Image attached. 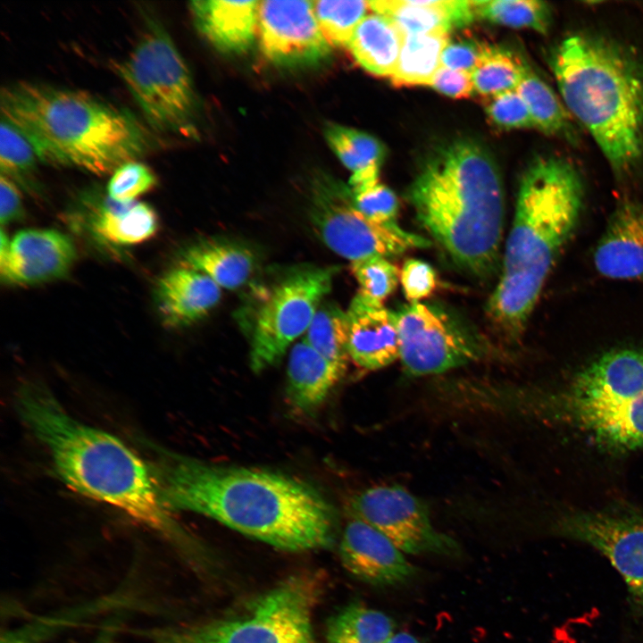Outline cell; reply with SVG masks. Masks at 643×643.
Returning a JSON list of instances; mask_svg holds the SVG:
<instances>
[{
  "label": "cell",
  "instance_id": "obj_1",
  "mask_svg": "<svg viewBox=\"0 0 643 643\" xmlns=\"http://www.w3.org/2000/svg\"><path fill=\"white\" fill-rule=\"evenodd\" d=\"M151 470L170 511L212 518L279 549L330 547L337 535L333 508L313 487L266 470L224 466L155 448Z\"/></svg>",
  "mask_w": 643,
  "mask_h": 643
},
{
  "label": "cell",
  "instance_id": "obj_2",
  "mask_svg": "<svg viewBox=\"0 0 643 643\" xmlns=\"http://www.w3.org/2000/svg\"><path fill=\"white\" fill-rule=\"evenodd\" d=\"M15 402L67 487L120 510L179 547L189 546L160 498L151 467L120 438L77 420L41 384L21 385Z\"/></svg>",
  "mask_w": 643,
  "mask_h": 643
},
{
  "label": "cell",
  "instance_id": "obj_3",
  "mask_svg": "<svg viewBox=\"0 0 643 643\" xmlns=\"http://www.w3.org/2000/svg\"><path fill=\"white\" fill-rule=\"evenodd\" d=\"M408 199L420 223L457 266L480 278L496 271L504 189L481 146L457 139L437 148L410 186Z\"/></svg>",
  "mask_w": 643,
  "mask_h": 643
},
{
  "label": "cell",
  "instance_id": "obj_4",
  "mask_svg": "<svg viewBox=\"0 0 643 643\" xmlns=\"http://www.w3.org/2000/svg\"><path fill=\"white\" fill-rule=\"evenodd\" d=\"M584 187L567 159L543 156L524 172L501 275L488 312L510 336L524 329L559 252L580 216Z\"/></svg>",
  "mask_w": 643,
  "mask_h": 643
},
{
  "label": "cell",
  "instance_id": "obj_5",
  "mask_svg": "<svg viewBox=\"0 0 643 643\" xmlns=\"http://www.w3.org/2000/svg\"><path fill=\"white\" fill-rule=\"evenodd\" d=\"M1 113L40 161L96 175L113 173L150 146L133 115L80 90L19 82L2 91Z\"/></svg>",
  "mask_w": 643,
  "mask_h": 643
},
{
  "label": "cell",
  "instance_id": "obj_6",
  "mask_svg": "<svg viewBox=\"0 0 643 643\" xmlns=\"http://www.w3.org/2000/svg\"><path fill=\"white\" fill-rule=\"evenodd\" d=\"M549 63L568 112L589 132L618 174L643 156V61L603 36L572 34Z\"/></svg>",
  "mask_w": 643,
  "mask_h": 643
},
{
  "label": "cell",
  "instance_id": "obj_7",
  "mask_svg": "<svg viewBox=\"0 0 643 643\" xmlns=\"http://www.w3.org/2000/svg\"><path fill=\"white\" fill-rule=\"evenodd\" d=\"M503 414L567 422L615 452L643 450V350L607 352L580 370L558 393L504 385Z\"/></svg>",
  "mask_w": 643,
  "mask_h": 643
},
{
  "label": "cell",
  "instance_id": "obj_8",
  "mask_svg": "<svg viewBox=\"0 0 643 643\" xmlns=\"http://www.w3.org/2000/svg\"><path fill=\"white\" fill-rule=\"evenodd\" d=\"M319 588L307 576H293L218 618L143 630L153 643H319L313 623Z\"/></svg>",
  "mask_w": 643,
  "mask_h": 643
},
{
  "label": "cell",
  "instance_id": "obj_9",
  "mask_svg": "<svg viewBox=\"0 0 643 643\" xmlns=\"http://www.w3.org/2000/svg\"><path fill=\"white\" fill-rule=\"evenodd\" d=\"M337 272L334 266L298 265L256 292L251 307L242 314L254 372L278 363L290 345L307 331Z\"/></svg>",
  "mask_w": 643,
  "mask_h": 643
},
{
  "label": "cell",
  "instance_id": "obj_10",
  "mask_svg": "<svg viewBox=\"0 0 643 643\" xmlns=\"http://www.w3.org/2000/svg\"><path fill=\"white\" fill-rule=\"evenodd\" d=\"M118 72L153 128L196 137L197 100L191 74L162 26L149 24Z\"/></svg>",
  "mask_w": 643,
  "mask_h": 643
},
{
  "label": "cell",
  "instance_id": "obj_11",
  "mask_svg": "<svg viewBox=\"0 0 643 643\" xmlns=\"http://www.w3.org/2000/svg\"><path fill=\"white\" fill-rule=\"evenodd\" d=\"M309 216L324 245L350 262L388 258L430 245L397 222L380 223L368 219L355 207L350 188L330 179L313 185Z\"/></svg>",
  "mask_w": 643,
  "mask_h": 643
},
{
  "label": "cell",
  "instance_id": "obj_12",
  "mask_svg": "<svg viewBox=\"0 0 643 643\" xmlns=\"http://www.w3.org/2000/svg\"><path fill=\"white\" fill-rule=\"evenodd\" d=\"M399 359L407 375L438 374L484 355L480 340L441 307L410 303L397 313Z\"/></svg>",
  "mask_w": 643,
  "mask_h": 643
},
{
  "label": "cell",
  "instance_id": "obj_13",
  "mask_svg": "<svg viewBox=\"0 0 643 643\" xmlns=\"http://www.w3.org/2000/svg\"><path fill=\"white\" fill-rule=\"evenodd\" d=\"M554 530L558 536L591 547L609 561L627 588L630 611L643 620V513L572 512L558 519Z\"/></svg>",
  "mask_w": 643,
  "mask_h": 643
},
{
  "label": "cell",
  "instance_id": "obj_14",
  "mask_svg": "<svg viewBox=\"0 0 643 643\" xmlns=\"http://www.w3.org/2000/svg\"><path fill=\"white\" fill-rule=\"evenodd\" d=\"M351 517L370 524L401 551L456 556L458 543L433 525L426 505L401 486L366 489L350 501Z\"/></svg>",
  "mask_w": 643,
  "mask_h": 643
},
{
  "label": "cell",
  "instance_id": "obj_15",
  "mask_svg": "<svg viewBox=\"0 0 643 643\" xmlns=\"http://www.w3.org/2000/svg\"><path fill=\"white\" fill-rule=\"evenodd\" d=\"M257 34L265 57L279 65L319 63L330 52L312 1H259Z\"/></svg>",
  "mask_w": 643,
  "mask_h": 643
},
{
  "label": "cell",
  "instance_id": "obj_16",
  "mask_svg": "<svg viewBox=\"0 0 643 643\" xmlns=\"http://www.w3.org/2000/svg\"><path fill=\"white\" fill-rule=\"evenodd\" d=\"M0 273L6 283L33 285L64 276L76 251L71 240L54 230L19 231L8 240L0 237Z\"/></svg>",
  "mask_w": 643,
  "mask_h": 643
},
{
  "label": "cell",
  "instance_id": "obj_17",
  "mask_svg": "<svg viewBox=\"0 0 643 643\" xmlns=\"http://www.w3.org/2000/svg\"><path fill=\"white\" fill-rule=\"evenodd\" d=\"M339 558L358 580L376 586H397L416 574V568L389 539L357 518L351 517L343 530Z\"/></svg>",
  "mask_w": 643,
  "mask_h": 643
},
{
  "label": "cell",
  "instance_id": "obj_18",
  "mask_svg": "<svg viewBox=\"0 0 643 643\" xmlns=\"http://www.w3.org/2000/svg\"><path fill=\"white\" fill-rule=\"evenodd\" d=\"M593 261L605 278L643 280V201L628 200L615 208L595 247Z\"/></svg>",
  "mask_w": 643,
  "mask_h": 643
},
{
  "label": "cell",
  "instance_id": "obj_19",
  "mask_svg": "<svg viewBox=\"0 0 643 643\" xmlns=\"http://www.w3.org/2000/svg\"><path fill=\"white\" fill-rule=\"evenodd\" d=\"M348 355L358 367L375 371L399 358V332L397 313L383 305H373L359 295L347 310Z\"/></svg>",
  "mask_w": 643,
  "mask_h": 643
},
{
  "label": "cell",
  "instance_id": "obj_20",
  "mask_svg": "<svg viewBox=\"0 0 643 643\" xmlns=\"http://www.w3.org/2000/svg\"><path fill=\"white\" fill-rule=\"evenodd\" d=\"M259 1L195 0L189 8L200 33L218 50L242 54L257 34Z\"/></svg>",
  "mask_w": 643,
  "mask_h": 643
},
{
  "label": "cell",
  "instance_id": "obj_21",
  "mask_svg": "<svg viewBox=\"0 0 643 643\" xmlns=\"http://www.w3.org/2000/svg\"><path fill=\"white\" fill-rule=\"evenodd\" d=\"M156 293L164 323L180 327L210 313L220 302L221 288L207 275L180 265L160 279Z\"/></svg>",
  "mask_w": 643,
  "mask_h": 643
},
{
  "label": "cell",
  "instance_id": "obj_22",
  "mask_svg": "<svg viewBox=\"0 0 643 643\" xmlns=\"http://www.w3.org/2000/svg\"><path fill=\"white\" fill-rule=\"evenodd\" d=\"M375 13L388 18L404 36L448 32L471 23L476 14L472 1L379 0L368 1Z\"/></svg>",
  "mask_w": 643,
  "mask_h": 643
},
{
  "label": "cell",
  "instance_id": "obj_23",
  "mask_svg": "<svg viewBox=\"0 0 643 643\" xmlns=\"http://www.w3.org/2000/svg\"><path fill=\"white\" fill-rule=\"evenodd\" d=\"M344 372L316 352L304 338L288 355L287 394L291 405L304 412L319 406Z\"/></svg>",
  "mask_w": 643,
  "mask_h": 643
},
{
  "label": "cell",
  "instance_id": "obj_24",
  "mask_svg": "<svg viewBox=\"0 0 643 643\" xmlns=\"http://www.w3.org/2000/svg\"><path fill=\"white\" fill-rule=\"evenodd\" d=\"M182 266L198 271L221 288L237 289L253 276L256 258L246 246L225 238H208L188 247Z\"/></svg>",
  "mask_w": 643,
  "mask_h": 643
},
{
  "label": "cell",
  "instance_id": "obj_25",
  "mask_svg": "<svg viewBox=\"0 0 643 643\" xmlns=\"http://www.w3.org/2000/svg\"><path fill=\"white\" fill-rule=\"evenodd\" d=\"M404 38L393 21L374 13L362 20L347 46L363 69L377 76L390 77L396 69Z\"/></svg>",
  "mask_w": 643,
  "mask_h": 643
},
{
  "label": "cell",
  "instance_id": "obj_26",
  "mask_svg": "<svg viewBox=\"0 0 643 643\" xmlns=\"http://www.w3.org/2000/svg\"><path fill=\"white\" fill-rule=\"evenodd\" d=\"M325 138L341 163L352 171L349 188L358 192L379 182V171L384 157V147L380 141L363 132L346 126L330 123Z\"/></svg>",
  "mask_w": 643,
  "mask_h": 643
},
{
  "label": "cell",
  "instance_id": "obj_27",
  "mask_svg": "<svg viewBox=\"0 0 643 643\" xmlns=\"http://www.w3.org/2000/svg\"><path fill=\"white\" fill-rule=\"evenodd\" d=\"M94 228L110 243L132 245L154 236L158 219L154 210L145 203H119L108 198L95 220Z\"/></svg>",
  "mask_w": 643,
  "mask_h": 643
},
{
  "label": "cell",
  "instance_id": "obj_28",
  "mask_svg": "<svg viewBox=\"0 0 643 643\" xmlns=\"http://www.w3.org/2000/svg\"><path fill=\"white\" fill-rule=\"evenodd\" d=\"M448 41L449 33L445 31L405 36L391 81L397 86H429L441 67V54Z\"/></svg>",
  "mask_w": 643,
  "mask_h": 643
},
{
  "label": "cell",
  "instance_id": "obj_29",
  "mask_svg": "<svg viewBox=\"0 0 643 643\" xmlns=\"http://www.w3.org/2000/svg\"><path fill=\"white\" fill-rule=\"evenodd\" d=\"M395 633L387 614L359 603L342 608L328 622L327 643H386Z\"/></svg>",
  "mask_w": 643,
  "mask_h": 643
},
{
  "label": "cell",
  "instance_id": "obj_30",
  "mask_svg": "<svg viewBox=\"0 0 643 643\" xmlns=\"http://www.w3.org/2000/svg\"><path fill=\"white\" fill-rule=\"evenodd\" d=\"M516 91L525 102L534 127L547 134L572 138L570 113L553 89L529 67Z\"/></svg>",
  "mask_w": 643,
  "mask_h": 643
},
{
  "label": "cell",
  "instance_id": "obj_31",
  "mask_svg": "<svg viewBox=\"0 0 643 643\" xmlns=\"http://www.w3.org/2000/svg\"><path fill=\"white\" fill-rule=\"evenodd\" d=\"M304 339L324 358L346 372L350 360L347 311L335 303H322Z\"/></svg>",
  "mask_w": 643,
  "mask_h": 643
},
{
  "label": "cell",
  "instance_id": "obj_32",
  "mask_svg": "<svg viewBox=\"0 0 643 643\" xmlns=\"http://www.w3.org/2000/svg\"><path fill=\"white\" fill-rule=\"evenodd\" d=\"M528 66L511 52L486 45L472 72L474 91L489 98L516 90Z\"/></svg>",
  "mask_w": 643,
  "mask_h": 643
},
{
  "label": "cell",
  "instance_id": "obj_33",
  "mask_svg": "<svg viewBox=\"0 0 643 643\" xmlns=\"http://www.w3.org/2000/svg\"><path fill=\"white\" fill-rule=\"evenodd\" d=\"M476 16L516 29H530L547 34L552 22V9L538 0L472 1Z\"/></svg>",
  "mask_w": 643,
  "mask_h": 643
},
{
  "label": "cell",
  "instance_id": "obj_34",
  "mask_svg": "<svg viewBox=\"0 0 643 643\" xmlns=\"http://www.w3.org/2000/svg\"><path fill=\"white\" fill-rule=\"evenodd\" d=\"M319 27L330 46H347L358 24L366 16L368 1H313Z\"/></svg>",
  "mask_w": 643,
  "mask_h": 643
},
{
  "label": "cell",
  "instance_id": "obj_35",
  "mask_svg": "<svg viewBox=\"0 0 643 643\" xmlns=\"http://www.w3.org/2000/svg\"><path fill=\"white\" fill-rule=\"evenodd\" d=\"M351 271L359 285L357 295L373 305H383L400 280L399 269L384 257L351 262Z\"/></svg>",
  "mask_w": 643,
  "mask_h": 643
},
{
  "label": "cell",
  "instance_id": "obj_36",
  "mask_svg": "<svg viewBox=\"0 0 643 643\" xmlns=\"http://www.w3.org/2000/svg\"><path fill=\"white\" fill-rule=\"evenodd\" d=\"M39 160L29 141L11 123L1 118L0 171L14 180H27Z\"/></svg>",
  "mask_w": 643,
  "mask_h": 643
},
{
  "label": "cell",
  "instance_id": "obj_37",
  "mask_svg": "<svg viewBox=\"0 0 643 643\" xmlns=\"http://www.w3.org/2000/svg\"><path fill=\"white\" fill-rule=\"evenodd\" d=\"M156 182L149 167L138 161L127 162L112 173L107 185L108 197L119 203L135 202L155 187Z\"/></svg>",
  "mask_w": 643,
  "mask_h": 643
},
{
  "label": "cell",
  "instance_id": "obj_38",
  "mask_svg": "<svg viewBox=\"0 0 643 643\" xmlns=\"http://www.w3.org/2000/svg\"><path fill=\"white\" fill-rule=\"evenodd\" d=\"M487 99L486 113L496 126L506 129L534 127L530 111L516 90Z\"/></svg>",
  "mask_w": 643,
  "mask_h": 643
},
{
  "label": "cell",
  "instance_id": "obj_39",
  "mask_svg": "<svg viewBox=\"0 0 643 643\" xmlns=\"http://www.w3.org/2000/svg\"><path fill=\"white\" fill-rule=\"evenodd\" d=\"M352 199L355 207L368 219L380 223L397 222L398 200L387 186L378 183L364 190L352 192Z\"/></svg>",
  "mask_w": 643,
  "mask_h": 643
},
{
  "label": "cell",
  "instance_id": "obj_40",
  "mask_svg": "<svg viewBox=\"0 0 643 643\" xmlns=\"http://www.w3.org/2000/svg\"><path fill=\"white\" fill-rule=\"evenodd\" d=\"M400 282L405 297L411 303L430 296L437 287V276L433 268L417 259H407L400 271Z\"/></svg>",
  "mask_w": 643,
  "mask_h": 643
},
{
  "label": "cell",
  "instance_id": "obj_41",
  "mask_svg": "<svg viewBox=\"0 0 643 643\" xmlns=\"http://www.w3.org/2000/svg\"><path fill=\"white\" fill-rule=\"evenodd\" d=\"M485 46L471 39L449 40L441 54V66L472 74Z\"/></svg>",
  "mask_w": 643,
  "mask_h": 643
},
{
  "label": "cell",
  "instance_id": "obj_42",
  "mask_svg": "<svg viewBox=\"0 0 643 643\" xmlns=\"http://www.w3.org/2000/svg\"><path fill=\"white\" fill-rule=\"evenodd\" d=\"M429 86L454 98L468 97L474 91L471 73L443 66L436 71Z\"/></svg>",
  "mask_w": 643,
  "mask_h": 643
},
{
  "label": "cell",
  "instance_id": "obj_43",
  "mask_svg": "<svg viewBox=\"0 0 643 643\" xmlns=\"http://www.w3.org/2000/svg\"><path fill=\"white\" fill-rule=\"evenodd\" d=\"M22 209L21 192L13 180L0 175V221L6 224L21 215Z\"/></svg>",
  "mask_w": 643,
  "mask_h": 643
},
{
  "label": "cell",
  "instance_id": "obj_44",
  "mask_svg": "<svg viewBox=\"0 0 643 643\" xmlns=\"http://www.w3.org/2000/svg\"><path fill=\"white\" fill-rule=\"evenodd\" d=\"M386 643H423L414 635L406 632H395Z\"/></svg>",
  "mask_w": 643,
  "mask_h": 643
}]
</instances>
